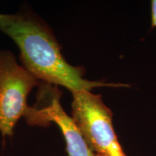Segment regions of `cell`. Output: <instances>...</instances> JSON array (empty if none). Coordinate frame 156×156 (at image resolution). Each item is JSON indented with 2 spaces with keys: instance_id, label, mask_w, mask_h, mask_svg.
Segmentation results:
<instances>
[{
  "instance_id": "3",
  "label": "cell",
  "mask_w": 156,
  "mask_h": 156,
  "mask_svg": "<svg viewBox=\"0 0 156 156\" xmlns=\"http://www.w3.org/2000/svg\"><path fill=\"white\" fill-rule=\"evenodd\" d=\"M72 94V118L91 151L95 155L126 156L115 133L112 110L101 95L90 90Z\"/></svg>"
},
{
  "instance_id": "4",
  "label": "cell",
  "mask_w": 156,
  "mask_h": 156,
  "mask_svg": "<svg viewBox=\"0 0 156 156\" xmlns=\"http://www.w3.org/2000/svg\"><path fill=\"white\" fill-rule=\"evenodd\" d=\"M34 106V126L46 127L51 123L56 124L66 142L68 156H95L72 116L62 108V92L56 86L41 82Z\"/></svg>"
},
{
  "instance_id": "1",
  "label": "cell",
  "mask_w": 156,
  "mask_h": 156,
  "mask_svg": "<svg viewBox=\"0 0 156 156\" xmlns=\"http://www.w3.org/2000/svg\"><path fill=\"white\" fill-rule=\"evenodd\" d=\"M0 32L15 43L22 65L42 83L62 86L72 93L98 87L126 86L85 79V69L68 63L51 28L34 12L0 13Z\"/></svg>"
},
{
  "instance_id": "5",
  "label": "cell",
  "mask_w": 156,
  "mask_h": 156,
  "mask_svg": "<svg viewBox=\"0 0 156 156\" xmlns=\"http://www.w3.org/2000/svg\"><path fill=\"white\" fill-rule=\"evenodd\" d=\"M151 14L152 27L156 28V0H153L151 2Z\"/></svg>"
},
{
  "instance_id": "6",
  "label": "cell",
  "mask_w": 156,
  "mask_h": 156,
  "mask_svg": "<svg viewBox=\"0 0 156 156\" xmlns=\"http://www.w3.org/2000/svg\"><path fill=\"white\" fill-rule=\"evenodd\" d=\"M95 156H106V155H95Z\"/></svg>"
},
{
  "instance_id": "2",
  "label": "cell",
  "mask_w": 156,
  "mask_h": 156,
  "mask_svg": "<svg viewBox=\"0 0 156 156\" xmlns=\"http://www.w3.org/2000/svg\"><path fill=\"white\" fill-rule=\"evenodd\" d=\"M41 81L17 61L9 50H0V133L3 137L13 135L22 117L30 119L33 106L28 97Z\"/></svg>"
}]
</instances>
